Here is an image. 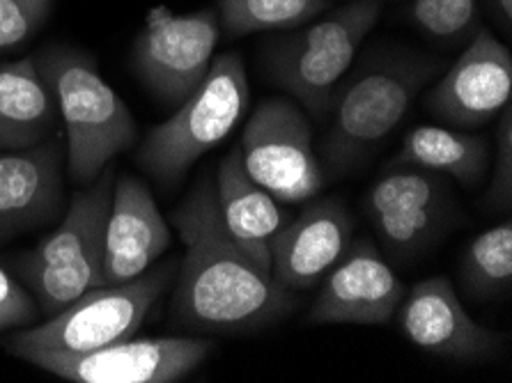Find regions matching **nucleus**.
<instances>
[{
	"instance_id": "obj_25",
	"label": "nucleus",
	"mask_w": 512,
	"mask_h": 383,
	"mask_svg": "<svg viewBox=\"0 0 512 383\" xmlns=\"http://www.w3.org/2000/svg\"><path fill=\"white\" fill-rule=\"evenodd\" d=\"M512 202V106L510 101L501 108V122L496 131V156L492 182L487 189V205L506 209Z\"/></svg>"
},
{
	"instance_id": "obj_1",
	"label": "nucleus",
	"mask_w": 512,
	"mask_h": 383,
	"mask_svg": "<svg viewBox=\"0 0 512 383\" xmlns=\"http://www.w3.org/2000/svg\"><path fill=\"white\" fill-rule=\"evenodd\" d=\"M184 241L173 312L193 331H255L290 315L297 294L246 253L223 223L214 179H200L175 209Z\"/></svg>"
},
{
	"instance_id": "obj_27",
	"label": "nucleus",
	"mask_w": 512,
	"mask_h": 383,
	"mask_svg": "<svg viewBox=\"0 0 512 383\" xmlns=\"http://www.w3.org/2000/svg\"><path fill=\"white\" fill-rule=\"evenodd\" d=\"M496 21H501V28L510 33L512 26V0H492Z\"/></svg>"
},
{
	"instance_id": "obj_18",
	"label": "nucleus",
	"mask_w": 512,
	"mask_h": 383,
	"mask_svg": "<svg viewBox=\"0 0 512 383\" xmlns=\"http://www.w3.org/2000/svg\"><path fill=\"white\" fill-rule=\"evenodd\" d=\"M214 191L228 232L255 262L271 269V239L290 218L274 195L248 175L239 145L232 147L219 163Z\"/></svg>"
},
{
	"instance_id": "obj_13",
	"label": "nucleus",
	"mask_w": 512,
	"mask_h": 383,
	"mask_svg": "<svg viewBox=\"0 0 512 383\" xmlns=\"http://www.w3.org/2000/svg\"><path fill=\"white\" fill-rule=\"evenodd\" d=\"M407 285L402 283L382 253L361 239L349 246L343 260L333 267L320 294L308 310L310 324H389L395 310L405 299Z\"/></svg>"
},
{
	"instance_id": "obj_10",
	"label": "nucleus",
	"mask_w": 512,
	"mask_h": 383,
	"mask_svg": "<svg viewBox=\"0 0 512 383\" xmlns=\"http://www.w3.org/2000/svg\"><path fill=\"white\" fill-rule=\"evenodd\" d=\"M212 351L203 338H143L67 354V351H21L17 358L72 383H175L196 370Z\"/></svg>"
},
{
	"instance_id": "obj_26",
	"label": "nucleus",
	"mask_w": 512,
	"mask_h": 383,
	"mask_svg": "<svg viewBox=\"0 0 512 383\" xmlns=\"http://www.w3.org/2000/svg\"><path fill=\"white\" fill-rule=\"evenodd\" d=\"M37 310L33 294L0 267V331L33 324Z\"/></svg>"
},
{
	"instance_id": "obj_5",
	"label": "nucleus",
	"mask_w": 512,
	"mask_h": 383,
	"mask_svg": "<svg viewBox=\"0 0 512 383\" xmlns=\"http://www.w3.org/2000/svg\"><path fill=\"white\" fill-rule=\"evenodd\" d=\"M246 65L237 53L212 60L207 76L180 108L145 136L138 163L159 182H180L193 163L230 136L248 106Z\"/></svg>"
},
{
	"instance_id": "obj_24",
	"label": "nucleus",
	"mask_w": 512,
	"mask_h": 383,
	"mask_svg": "<svg viewBox=\"0 0 512 383\" xmlns=\"http://www.w3.org/2000/svg\"><path fill=\"white\" fill-rule=\"evenodd\" d=\"M56 0H0V53L33 39L51 17Z\"/></svg>"
},
{
	"instance_id": "obj_2",
	"label": "nucleus",
	"mask_w": 512,
	"mask_h": 383,
	"mask_svg": "<svg viewBox=\"0 0 512 383\" xmlns=\"http://www.w3.org/2000/svg\"><path fill=\"white\" fill-rule=\"evenodd\" d=\"M33 58L65 122L69 177L88 186L136 143L134 115L88 53L74 46H49Z\"/></svg>"
},
{
	"instance_id": "obj_7",
	"label": "nucleus",
	"mask_w": 512,
	"mask_h": 383,
	"mask_svg": "<svg viewBox=\"0 0 512 383\" xmlns=\"http://www.w3.org/2000/svg\"><path fill=\"white\" fill-rule=\"evenodd\" d=\"M175 276V262L147 269L127 283L99 285L79 299L53 312L49 322L30 326L7 340V351H67L85 354L106 345L134 338L147 312L152 310Z\"/></svg>"
},
{
	"instance_id": "obj_12",
	"label": "nucleus",
	"mask_w": 512,
	"mask_h": 383,
	"mask_svg": "<svg viewBox=\"0 0 512 383\" xmlns=\"http://www.w3.org/2000/svg\"><path fill=\"white\" fill-rule=\"evenodd\" d=\"M512 56L490 30H473L471 42L430 90L428 111L455 129L490 122L510 101Z\"/></svg>"
},
{
	"instance_id": "obj_3",
	"label": "nucleus",
	"mask_w": 512,
	"mask_h": 383,
	"mask_svg": "<svg viewBox=\"0 0 512 383\" xmlns=\"http://www.w3.org/2000/svg\"><path fill=\"white\" fill-rule=\"evenodd\" d=\"M441 72V60L423 53H382L372 58L338 95L331 97V127L324 159L345 173L384 140Z\"/></svg>"
},
{
	"instance_id": "obj_19",
	"label": "nucleus",
	"mask_w": 512,
	"mask_h": 383,
	"mask_svg": "<svg viewBox=\"0 0 512 383\" xmlns=\"http://www.w3.org/2000/svg\"><path fill=\"white\" fill-rule=\"evenodd\" d=\"M56 101L35 58L0 65V150H28L56 129Z\"/></svg>"
},
{
	"instance_id": "obj_8",
	"label": "nucleus",
	"mask_w": 512,
	"mask_h": 383,
	"mask_svg": "<svg viewBox=\"0 0 512 383\" xmlns=\"http://www.w3.org/2000/svg\"><path fill=\"white\" fill-rule=\"evenodd\" d=\"M244 166L276 200L297 205L322 191L324 173L313 147V127L294 99L260 101L242 131Z\"/></svg>"
},
{
	"instance_id": "obj_15",
	"label": "nucleus",
	"mask_w": 512,
	"mask_h": 383,
	"mask_svg": "<svg viewBox=\"0 0 512 383\" xmlns=\"http://www.w3.org/2000/svg\"><path fill=\"white\" fill-rule=\"evenodd\" d=\"M352 246V218L340 200H317L271 239V276L292 292L315 287Z\"/></svg>"
},
{
	"instance_id": "obj_4",
	"label": "nucleus",
	"mask_w": 512,
	"mask_h": 383,
	"mask_svg": "<svg viewBox=\"0 0 512 383\" xmlns=\"http://www.w3.org/2000/svg\"><path fill=\"white\" fill-rule=\"evenodd\" d=\"M113 184L115 170L108 163L95 182L72 195L56 232L19 260L23 285L44 315H53L102 285L104 234Z\"/></svg>"
},
{
	"instance_id": "obj_6",
	"label": "nucleus",
	"mask_w": 512,
	"mask_h": 383,
	"mask_svg": "<svg viewBox=\"0 0 512 383\" xmlns=\"http://www.w3.org/2000/svg\"><path fill=\"white\" fill-rule=\"evenodd\" d=\"M379 14L382 0H347L324 19L294 28L269 44L265 65L271 78L308 113L327 115L340 78L349 72Z\"/></svg>"
},
{
	"instance_id": "obj_17",
	"label": "nucleus",
	"mask_w": 512,
	"mask_h": 383,
	"mask_svg": "<svg viewBox=\"0 0 512 383\" xmlns=\"http://www.w3.org/2000/svg\"><path fill=\"white\" fill-rule=\"evenodd\" d=\"M62 147L56 140L28 150H0V244L42 228L65 200Z\"/></svg>"
},
{
	"instance_id": "obj_16",
	"label": "nucleus",
	"mask_w": 512,
	"mask_h": 383,
	"mask_svg": "<svg viewBox=\"0 0 512 383\" xmlns=\"http://www.w3.org/2000/svg\"><path fill=\"white\" fill-rule=\"evenodd\" d=\"M168 248V223L150 189L138 177L122 175L115 179L104 234L102 285L138 278Z\"/></svg>"
},
{
	"instance_id": "obj_9",
	"label": "nucleus",
	"mask_w": 512,
	"mask_h": 383,
	"mask_svg": "<svg viewBox=\"0 0 512 383\" xmlns=\"http://www.w3.org/2000/svg\"><path fill=\"white\" fill-rule=\"evenodd\" d=\"M219 37L216 10L175 14L168 7H154L131 46L134 72L152 95L168 106H180L207 76Z\"/></svg>"
},
{
	"instance_id": "obj_11",
	"label": "nucleus",
	"mask_w": 512,
	"mask_h": 383,
	"mask_svg": "<svg viewBox=\"0 0 512 383\" xmlns=\"http://www.w3.org/2000/svg\"><path fill=\"white\" fill-rule=\"evenodd\" d=\"M395 312L400 331L411 345L441 358L460 363L487 361L508 342L506 333L485 328L469 315L453 283L444 276L416 283Z\"/></svg>"
},
{
	"instance_id": "obj_20",
	"label": "nucleus",
	"mask_w": 512,
	"mask_h": 383,
	"mask_svg": "<svg viewBox=\"0 0 512 383\" xmlns=\"http://www.w3.org/2000/svg\"><path fill=\"white\" fill-rule=\"evenodd\" d=\"M490 150L483 136L448 127H416L402 140L391 168H423L453 175L464 186L478 184L487 173Z\"/></svg>"
},
{
	"instance_id": "obj_22",
	"label": "nucleus",
	"mask_w": 512,
	"mask_h": 383,
	"mask_svg": "<svg viewBox=\"0 0 512 383\" xmlns=\"http://www.w3.org/2000/svg\"><path fill=\"white\" fill-rule=\"evenodd\" d=\"M331 0H219L221 28L228 35L294 30L329 10Z\"/></svg>"
},
{
	"instance_id": "obj_21",
	"label": "nucleus",
	"mask_w": 512,
	"mask_h": 383,
	"mask_svg": "<svg viewBox=\"0 0 512 383\" xmlns=\"http://www.w3.org/2000/svg\"><path fill=\"white\" fill-rule=\"evenodd\" d=\"M460 278L467 294L487 301L508 292L512 283V223L503 221L480 232L464 250Z\"/></svg>"
},
{
	"instance_id": "obj_23",
	"label": "nucleus",
	"mask_w": 512,
	"mask_h": 383,
	"mask_svg": "<svg viewBox=\"0 0 512 383\" xmlns=\"http://www.w3.org/2000/svg\"><path fill=\"white\" fill-rule=\"evenodd\" d=\"M411 19L425 35L460 42L476 30L478 0H414Z\"/></svg>"
},
{
	"instance_id": "obj_14",
	"label": "nucleus",
	"mask_w": 512,
	"mask_h": 383,
	"mask_svg": "<svg viewBox=\"0 0 512 383\" xmlns=\"http://www.w3.org/2000/svg\"><path fill=\"white\" fill-rule=\"evenodd\" d=\"M366 211L391 253L416 255L430 244L448 216V186L432 170L391 168L368 191Z\"/></svg>"
}]
</instances>
